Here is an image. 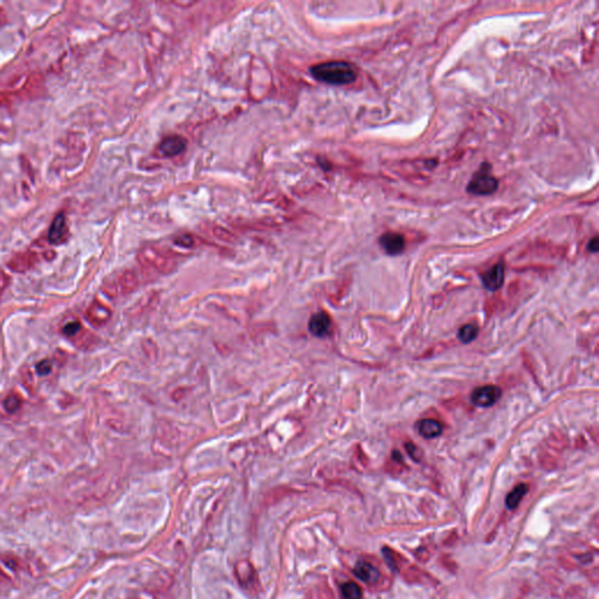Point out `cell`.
Returning <instances> with one entry per match:
<instances>
[{
	"label": "cell",
	"instance_id": "17",
	"mask_svg": "<svg viewBox=\"0 0 599 599\" xmlns=\"http://www.w3.org/2000/svg\"><path fill=\"white\" fill-rule=\"evenodd\" d=\"M479 334V329L475 324H466L458 332V338L462 343H469L474 341Z\"/></svg>",
	"mask_w": 599,
	"mask_h": 599
},
{
	"label": "cell",
	"instance_id": "4",
	"mask_svg": "<svg viewBox=\"0 0 599 599\" xmlns=\"http://www.w3.org/2000/svg\"><path fill=\"white\" fill-rule=\"evenodd\" d=\"M138 260L144 267L154 268L161 273H169L174 268V264L169 259L158 254L157 252L149 251V249L141 253L140 256H138Z\"/></svg>",
	"mask_w": 599,
	"mask_h": 599
},
{
	"label": "cell",
	"instance_id": "9",
	"mask_svg": "<svg viewBox=\"0 0 599 599\" xmlns=\"http://www.w3.org/2000/svg\"><path fill=\"white\" fill-rule=\"evenodd\" d=\"M186 148V141L178 135H171L165 137L159 144V150L166 157H174L184 151Z\"/></svg>",
	"mask_w": 599,
	"mask_h": 599
},
{
	"label": "cell",
	"instance_id": "15",
	"mask_svg": "<svg viewBox=\"0 0 599 599\" xmlns=\"http://www.w3.org/2000/svg\"><path fill=\"white\" fill-rule=\"evenodd\" d=\"M528 491V486L524 483H521L518 484L512 489L510 493L508 494L507 498H505V504H507V507L509 509H515L520 503L522 498L525 494H527Z\"/></svg>",
	"mask_w": 599,
	"mask_h": 599
},
{
	"label": "cell",
	"instance_id": "10",
	"mask_svg": "<svg viewBox=\"0 0 599 599\" xmlns=\"http://www.w3.org/2000/svg\"><path fill=\"white\" fill-rule=\"evenodd\" d=\"M503 280H504V267H503V264H502V262L493 266L489 271H487L482 275L483 286L486 287L488 290H491V292H494V290L500 288V287L502 286V283H503Z\"/></svg>",
	"mask_w": 599,
	"mask_h": 599
},
{
	"label": "cell",
	"instance_id": "23",
	"mask_svg": "<svg viewBox=\"0 0 599 599\" xmlns=\"http://www.w3.org/2000/svg\"><path fill=\"white\" fill-rule=\"evenodd\" d=\"M9 283H10L9 275H6L5 273H0V300H2L3 294H4L6 288H8Z\"/></svg>",
	"mask_w": 599,
	"mask_h": 599
},
{
	"label": "cell",
	"instance_id": "21",
	"mask_svg": "<svg viewBox=\"0 0 599 599\" xmlns=\"http://www.w3.org/2000/svg\"><path fill=\"white\" fill-rule=\"evenodd\" d=\"M102 292L109 297H116L120 295V290H119V286H117V282L105 283L102 287Z\"/></svg>",
	"mask_w": 599,
	"mask_h": 599
},
{
	"label": "cell",
	"instance_id": "25",
	"mask_svg": "<svg viewBox=\"0 0 599 599\" xmlns=\"http://www.w3.org/2000/svg\"><path fill=\"white\" fill-rule=\"evenodd\" d=\"M587 249L592 253H595L598 251V238L597 237H594L592 240H590V242H588V245H587Z\"/></svg>",
	"mask_w": 599,
	"mask_h": 599
},
{
	"label": "cell",
	"instance_id": "3",
	"mask_svg": "<svg viewBox=\"0 0 599 599\" xmlns=\"http://www.w3.org/2000/svg\"><path fill=\"white\" fill-rule=\"evenodd\" d=\"M234 573L238 579V583L240 584L245 590L256 592L258 588H260L258 573H256L255 569L248 560H240V562L237 563L234 569Z\"/></svg>",
	"mask_w": 599,
	"mask_h": 599
},
{
	"label": "cell",
	"instance_id": "8",
	"mask_svg": "<svg viewBox=\"0 0 599 599\" xmlns=\"http://www.w3.org/2000/svg\"><path fill=\"white\" fill-rule=\"evenodd\" d=\"M379 245L386 254L398 255L404 251L405 239L398 233H385L379 238Z\"/></svg>",
	"mask_w": 599,
	"mask_h": 599
},
{
	"label": "cell",
	"instance_id": "14",
	"mask_svg": "<svg viewBox=\"0 0 599 599\" xmlns=\"http://www.w3.org/2000/svg\"><path fill=\"white\" fill-rule=\"evenodd\" d=\"M117 286H119L120 294H122V295H128V294L133 293L138 286L137 275L131 271L124 272L123 274L120 276Z\"/></svg>",
	"mask_w": 599,
	"mask_h": 599
},
{
	"label": "cell",
	"instance_id": "6",
	"mask_svg": "<svg viewBox=\"0 0 599 599\" xmlns=\"http://www.w3.org/2000/svg\"><path fill=\"white\" fill-rule=\"evenodd\" d=\"M112 310L106 304L95 300L86 311V317L95 327H102L112 318Z\"/></svg>",
	"mask_w": 599,
	"mask_h": 599
},
{
	"label": "cell",
	"instance_id": "7",
	"mask_svg": "<svg viewBox=\"0 0 599 599\" xmlns=\"http://www.w3.org/2000/svg\"><path fill=\"white\" fill-rule=\"evenodd\" d=\"M308 327H309L311 335L316 336V337H324L330 332L331 320L327 313L320 311L310 317Z\"/></svg>",
	"mask_w": 599,
	"mask_h": 599
},
{
	"label": "cell",
	"instance_id": "1",
	"mask_svg": "<svg viewBox=\"0 0 599 599\" xmlns=\"http://www.w3.org/2000/svg\"><path fill=\"white\" fill-rule=\"evenodd\" d=\"M311 75L318 81L334 86L350 85L357 78L356 69L347 61H327L315 65L310 69Z\"/></svg>",
	"mask_w": 599,
	"mask_h": 599
},
{
	"label": "cell",
	"instance_id": "12",
	"mask_svg": "<svg viewBox=\"0 0 599 599\" xmlns=\"http://www.w3.org/2000/svg\"><path fill=\"white\" fill-rule=\"evenodd\" d=\"M418 432L425 439H433L442 433V426L440 422L433 419H422L418 422Z\"/></svg>",
	"mask_w": 599,
	"mask_h": 599
},
{
	"label": "cell",
	"instance_id": "22",
	"mask_svg": "<svg viewBox=\"0 0 599 599\" xmlns=\"http://www.w3.org/2000/svg\"><path fill=\"white\" fill-rule=\"evenodd\" d=\"M51 370H52V362L48 361V359H44V361H41L37 364V372L39 373L40 376L48 375V373L51 372Z\"/></svg>",
	"mask_w": 599,
	"mask_h": 599
},
{
	"label": "cell",
	"instance_id": "24",
	"mask_svg": "<svg viewBox=\"0 0 599 599\" xmlns=\"http://www.w3.org/2000/svg\"><path fill=\"white\" fill-rule=\"evenodd\" d=\"M25 372H26V376H25V375H23V380H24V383H25V385H26L27 387H33V385H34V380H33V375H32V372L30 371V369H29V370H26Z\"/></svg>",
	"mask_w": 599,
	"mask_h": 599
},
{
	"label": "cell",
	"instance_id": "13",
	"mask_svg": "<svg viewBox=\"0 0 599 599\" xmlns=\"http://www.w3.org/2000/svg\"><path fill=\"white\" fill-rule=\"evenodd\" d=\"M66 239V220L64 214H59L48 232V240L51 244L59 245Z\"/></svg>",
	"mask_w": 599,
	"mask_h": 599
},
{
	"label": "cell",
	"instance_id": "20",
	"mask_svg": "<svg viewBox=\"0 0 599 599\" xmlns=\"http://www.w3.org/2000/svg\"><path fill=\"white\" fill-rule=\"evenodd\" d=\"M81 324H80L79 321H73L65 325L64 329H62V332L68 337H75L81 332Z\"/></svg>",
	"mask_w": 599,
	"mask_h": 599
},
{
	"label": "cell",
	"instance_id": "5",
	"mask_svg": "<svg viewBox=\"0 0 599 599\" xmlns=\"http://www.w3.org/2000/svg\"><path fill=\"white\" fill-rule=\"evenodd\" d=\"M500 387L486 385L477 387L472 393V403L480 407H488L494 405L501 397Z\"/></svg>",
	"mask_w": 599,
	"mask_h": 599
},
{
	"label": "cell",
	"instance_id": "2",
	"mask_svg": "<svg viewBox=\"0 0 599 599\" xmlns=\"http://www.w3.org/2000/svg\"><path fill=\"white\" fill-rule=\"evenodd\" d=\"M497 186L498 182L491 175L490 165L483 163L467 185V192L477 196H488L496 191Z\"/></svg>",
	"mask_w": 599,
	"mask_h": 599
},
{
	"label": "cell",
	"instance_id": "19",
	"mask_svg": "<svg viewBox=\"0 0 599 599\" xmlns=\"http://www.w3.org/2000/svg\"><path fill=\"white\" fill-rule=\"evenodd\" d=\"M32 265H33V259L31 258L30 255H25V256L22 255V256H18V258L15 259V260L10 264V267H11V269H13L15 272H25Z\"/></svg>",
	"mask_w": 599,
	"mask_h": 599
},
{
	"label": "cell",
	"instance_id": "11",
	"mask_svg": "<svg viewBox=\"0 0 599 599\" xmlns=\"http://www.w3.org/2000/svg\"><path fill=\"white\" fill-rule=\"evenodd\" d=\"M354 573L356 574V577L359 578V579L363 581H365V583H375L380 577L379 571L377 570L371 563L363 562V560L356 564Z\"/></svg>",
	"mask_w": 599,
	"mask_h": 599
},
{
	"label": "cell",
	"instance_id": "16",
	"mask_svg": "<svg viewBox=\"0 0 599 599\" xmlns=\"http://www.w3.org/2000/svg\"><path fill=\"white\" fill-rule=\"evenodd\" d=\"M341 593L344 599H362V588L354 581H348L341 586Z\"/></svg>",
	"mask_w": 599,
	"mask_h": 599
},
{
	"label": "cell",
	"instance_id": "18",
	"mask_svg": "<svg viewBox=\"0 0 599 599\" xmlns=\"http://www.w3.org/2000/svg\"><path fill=\"white\" fill-rule=\"evenodd\" d=\"M23 405V398L17 392L10 393L4 400V408L9 413H16Z\"/></svg>",
	"mask_w": 599,
	"mask_h": 599
}]
</instances>
